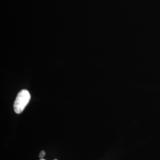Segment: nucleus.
<instances>
[{
    "instance_id": "3",
    "label": "nucleus",
    "mask_w": 160,
    "mask_h": 160,
    "mask_svg": "<svg viewBox=\"0 0 160 160\" xmlns=\"http://www.w3.org/2000/svg\"><path fill=\"white\" fill-rule=\"evenodd\" d=\"M40 160H45V159H43V158H42V159H40Z\"/></svg>"
},
{
    "instance_id": "2",
    "label": "nucleus",
    "mask_w": 160,
    "mask_h": 160,
    "mask_svg": "<svg viewBox=\"0 0 160 160\" xmlns=\"http://www.w3.org/2000/svg\"><path fill=\"white\" fill-rule=\"evenodd\" d=\"M45 155H46V152L44 151H42L40 152V154H39V158H41V159H42Z\"/></svg>"
},
{
    "instance_id": "1",
    "label": "nucleus",
    "mask_w": 160,
    "mask_h": 160,
    "mask_svg": "<svg viewBox=\"0 0 160 160\" xmlns=\"http://www.w3.org/2000/svg\"><path fill=\"white\" fill-rule=\"evenodd\" d=\"M30 100V94L27 90H22L18 92L14 103V112L17 113H21Z\"/></svg>"
},
{
    "instance_id": "4",
    "label": "nucleus",
    "mask_w": 160,
    "mask_h": 160,
    "mask_svg": "<svg viewBox=\"0 0 160 160\" xmlns=\"http://www.w3.org/2000/svg\"><path fill=\"white\" fill-rule=\"evenodd\" d=\"M57 160V159H55V160Z\"/></svg>"
}]
</instances>
